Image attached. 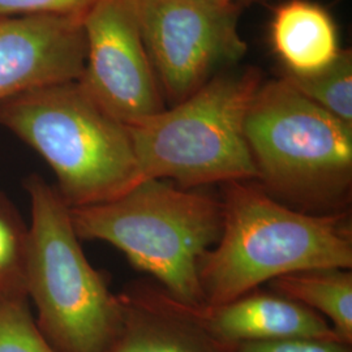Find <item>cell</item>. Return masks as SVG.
<instances>
[{
    "mask_svg": "<svg viewBox=\"0 0 352 352\" xmlns=\"http://www.w3.org/2000/svg\"><path fill=\"white\" fill-rule=\"evenodd\" d=\"M222 188V232L199 265L205 305L232 302L300 270L351 269V210L325 215L294 210L256 180Z\"/></svg>",
    "mask_w": 352,
    "mask_h": 352,
    "instance_id": "6da1fadb",
    "label": "cell"
},
{
    "mask_svg": "<svg viewBox=\"0 0 352 352\" xmlns=\"http://www.w3.org/2000/svg\"><path fill=\"white\" fill-rule=\"evenodd\" d=\"M69 212L80 240L111 244L173 300L190 308L205 305L199 265L222 232L221 197L145 179L111 201Z\"/></svg>",
    "mask_w": 352,
    "mask_h": 352,
    "instance_id": "7a4b0ae2",
    "label": "cell"
},
{
    "mask_svg": "<svg viewBox=\"0 0 352 352\" xmlns=\"http://www.w3.org/2000/svg\"><path fill=\"white\" fill-rule=\"evenodd\" d=\"M244 131L256 182L274 200L317 215L351 210V124L279 78L257 89Z\"/></svg>",
    "mask_w": 352,
    "mask_h": 352,
    "instance_id": "3957f363",
    "label": "cell"
},
{
    "mask_svg": "<svg viewBox=\"0 0 352 352\" xmlns=\"http://www.w3.org/2000/svg\"><path fill=\"white\" fill-rule=\"evenodd\" d=\"M0 126L49 164L69 209L111 201L142 182L128 126L78 81L34 89L1 103Z\"/></svg>",
    "mask_w": 352,
    "mask_h": 352,
    "instance_id": "277c9868",
    "label": "cell"
},
{
    "mask_svg": "<svg viewBox=\"0 0 352 352\" xmlns=\"http://www.w3.org/2000/svg\"><path fill=\"white\" fill-rule=\"evenodd\" d=\"M30 201L28 300L36 322L56 352H109L124 321V305L89 263L54 186L38 175L26 180Z\"/></svg>",
    "mask_w": 352,
    "mask_h": 352,
    "instance_id": "5b68a950",
    "label": "cell"
},
{
    "mask_svg": "<svg viewBox=\"0 0 352 352\" xmlns=\"http://www.w3.org/2000/svg\"><path fill=\"white\" fill-rule=\"evenodd\" d=\"M261 84L253 69L219 74L184 101L126 126L142 180L189 189L256 180L244 124Z\"/></svg>",
    "mask_w": 352,
    "mask_h": 352,
    "instance_id": "8992f818",
    "label": "cell"
},
{
    "mask_svg": "<svg viewBox=\"0 0 352 352\" xmlns=\"http://www.w3.org/2000/svg\"><path fill=\"white\" fill-rule=\"evenodd\" d=\"M164 97L184 101L247 52L234 4L217 0H133Z\"/></svg>",
    "mask_w": 352,
    "mask_h": 352,
    "instance_id": "52a82bcc",
    "label": "cell"
},
{
    "mask_svg": "<svg viewBox=\"0 0 352 352\" xmlns=\"http://www.w3.org/2000/svg\"><path fill=\"white\" fill-rule=\"evenodd\" d=\"M87 58L78 84L126 126L166 109L133 0H100L82 17Z\"/></svg>",
    "mask_w": 352,
    "mask_h": 352,
    "instance_id": "ba28073f",
    "label": "cell"
},
{
    "mask_svg": "<svg viewBox=\"0 0 352 352\" xmlns=\"http://www.w3.org/2000/svg\"><path fill=\"white\" fill-rule=\"evenodd\" d=\"M85 58L82 17H0V104L34 89L77 81Z\"/></svg>",
    "mask_w": 352,
    "mask_h": 352,
    "instance_id": "9c48e42d",
    "label": "cell"
},
{
    "mask_svg": "<svg viewBox=\"0 0 352 352\" xmlns=\"http://www.w3.org/2000/svg\"><path fill=\"white\" fill-rule=\"evenodd\" d=\"M182 307L212 338L228 347L277 340H340L322 316L276 292L254 289L226 304Z\"/></svg>",
    "mask_w": 352,
    "mask_h": 352,
    "instance_id": "30bf717a",
    "label": "cell"
},
{
    "mask_svg": "<svg viewBox=\"0 0 352 352\" xmlns=\"http://www.w3.org/2000/svg\"><path fill=\"white\" fill-rule=\"evenodd\" d=\"M120 296L124 321L109 352H231L158 285L138 283Z\"/></svg>",
    "mask_w": 352,
    "mask_h": 352,
    "instance_id": "8fae6325",
    "label": "cell"
},
{
    "mask_svg": "<svg viewBox=\"0 0 352 352\" xmlns=\"http://www.w3.org/2000/svg\"><path fill=\"white\" fill-rule=\"evenodd\" d=\"M272 43L289 75H311L338 55V30L325 8L309 0L279 6L272 21Z\"/></svg>",
    "mask_w": 352,
    "mask_h": 352,
    "instance_id": "7c38bea8",
    "label": "cell"
},
{
    "mask_svg": "<svg viewBox=\"0 0 352 352\" xmlns=\"http://www.w3.org/2000/svg\"><path fill=\"white\" fill-rule=\"evenodd\" d=\"M272 292L300 302L322 316L338 340L352 344L351 269H308L272 279Z\"/></svg>",
    "mask_w": 352,
    "mask_h": 352,
    "instance_id": "4fadbf2b",
    "label": "cell"
},
{
    "mask_svg": "<svg viewBox=\"0 0 352 352\" xmlns=\"http://www.w3.org/2000/svg\"><path fill=\"white\" fill-rule=\"evenodd\" d=\"M29 225L0 190V302L28 299Z\"/></svg>",
    "mask_w": 352,
    "mask_h": 352,
    "instance_id": "5bb4252c",
    "label": "cell"
},
{
    "mask_svg": "<svg viewBox=\"0 0 352 352\" xmlns=\"http://www.w3.org/2000/svg\"><path fill=\"white\" fill-rule=\"evenodd\" d=\"M282 78L305 98L352 126L351 51L340 50L331 63L316 74H285Z\"/></svg>",
    "mask_w": 352,
    "mask_h": 352,
    "instance_id": "9a60e30c",
    "label": "cell"
},
{
    "mask_svg": "<svg viewBox=\"0 0 352 352\" xmlns=\"http://www.w3.org/2000/svg\"><path fill=\"white\" fill-rule=\"evenodd\" d=\"M0 352H56L38 329L28 299L0 302Z\"/></svg>",
    "mask_w": 352,
    "mask_h": 352,
    "instance_id": "2e32d148",
    "label": "cell"
},
{
    "mask_svg": "<svg viewBox=\"0 0 352 352\" xmlns=\"http://www.w3.org/2000/svg\"><path fill=\"white\" fill-rule=\"evenodd\" d=\"M100 0H0V17L76 16L84 17Z\"/></svg>",
    "mask_w": 352,
    "mask_h": 352,
    "instance_id": "e0dca14e",
    "label": "cell"
},
{
    "mask_svg": "<svg viewBox=\"0 0 352 352\" xmlns=\"http://www.w3.org/2000/svg\"><path fill=\"white\" fill-rule=\"evenodd\" d=\"M231 352H352V344L340 340H289L234 346Z\"/></svg>",
    "mask_w": 352,
    "mask_h": 352,
    "instance_id": "ac0fdd59",
    "label": "cell"
},
{
    "mask_svg": "<svg viewBox=\"0 0 352 352\" xmlns=\"http://www.w3.org/2000/svg\"><path fill=\"white\" fill-rule=\"evenodd\" d=\"M217 1L226 3V4H234V6H235V3H236V1H241V0H217Z\"/></svg>",
    "mask_w": 352,
    "mask_h": 352,
    "instance_id": "d6986e66",
    "label": "cell"
}]
</instances>
